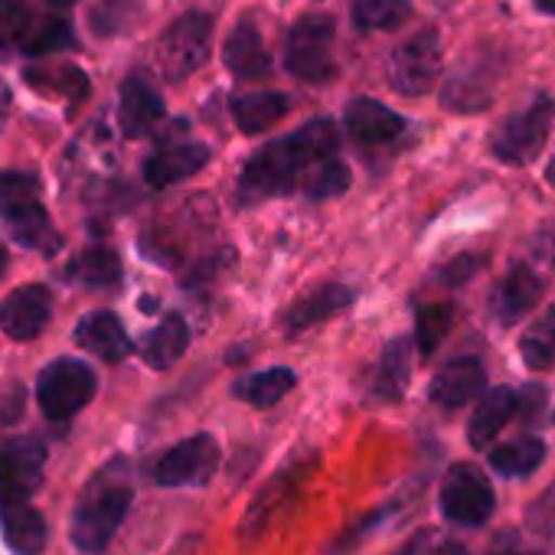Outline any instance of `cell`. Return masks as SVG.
I'll list each match as a JSON object with an SVG mask.
<instances>
[{
	"instance_id": "obj_1",
	"label": "cell",
	"mask_w": 555,
	"mask_h": 555,
	"mask_svg": "<svg viewBox=\"0 0 555 555\" xmlns=\"http://www.w3.org/2000/svg\"><path fill=\"white\" fill-rule=\"evenodd\" d=\"M337 125L331 118H314L282 141H268L255 151L238 177V199L258 203L298 190V180L337 151Z\"/></svg>"
},
{
	"instance_id": "obj_2",
	"label": "cell",
	"mask_w": 555,
	"mask_h": 555,
	"mask_svg": "<svg viewBox=\"0 0 555 555\" xmlns=\"http://www.w3.org/2000/svg\"><path fill=\"white\" fill-rule=\"evenodd\" d=\"M131 483L125 477V464L115 461L108 464L102 474H95L89 480V487L82 490L76 513H73V542L79 552H102L108 548V542L115 539V532L121 529L128 506H131Z\"/></svg>"
},
{
	"instance_id": "obj_3",
	"label": "cell",
	"mask_w": 555,
	"mask_h": 555,
	"mask_svg": "<svg viewBox=\"0 0 555 555\" xmlns=\"http://www.w3.org/2000/svg\"><path fill=\"white\" fill-rule=\"evenodd\" d=\"M99 389V379L82 360H53L37 379V402L50 422H66L79 415Z\"/></svg>"
},
{
	"instance_id": "obj_4",
	"label": "cell",
	"mask_w": 555,
	"mask_h": 555,
	"mask_svg": "<svg viewBox=\"0 0 555 555\" xmlns=\"http://www.w3.org/2000/svg\"><path fill=\"white\" fill-rule=\"evenodd\" d=\"M334 37H337V24L327 14H308L301 17L292 34H288V47H285V66L292 76L305 79V82H331L337 73L334 63Z\"/></svg>"
},
{
	"instance_id": "obj_5",
	"label": "cell",
	"mask_w": 555,
	"mask_h": 555,
	"mask_svg": "<svg viewBox=\"0 0 555 555\" xmlns=\"http://www.w3.org/2000/svg\"><path fill=\"white\" fill-rule=\"evenodd\" d=\"M209 47H212V17L199 11L177 17L157 43L160 73L170 82H183L209 60Z\"/></svg>"
},
{
	"instance_id": "obj_6",
	"label": "cell",
	"mask_w": 555,
	"mask_h": 555,
	"mask_svg": "<svg viewBox=\"0 0 555 555\" xmlns=\"http://www.w3.org/2000/svg\"><path fill=\"white\" fill-rule=\"evenodd\" d=\"M552 131V99L548 95H535L529 108H522L519 115L506 118L500 125V131L493 134V157L509 164V167H529Z\"/></svg>"
},
{
	"instance_id": "obj_7",
	"label": "cell",
	"mask_w": 555,
	"mask_h": 555,
	"mask_svg": "<svg viewBox=\"0 0 555 555\" xmlns=\"http://www.w3.org/2000/svg\"><path fill=\"white\" fill-rule=\"evenodd\" d=\"M47 477V444L37 435L11 438L0 451V506L30 503Z\"/></svg>"
},
{
	"instance_id": "obj_8",
	"label": "cell",
	"mask_w": 555,
	"mask_h": 555,
	"mask_svg": "<svg viewBox=\"0 0 555 555\" xmlns=\"http://www.w3.org/2000/svg\"><path fill=\"white\" fill-rule=\"evenodd\" d=\"M441 37L435 30H425L418 37H412L409 43L396 47L389 56V86L399 95H425L435 89V82L441 79Z\"/></svg>"
},
{
	"instance_id": "obj_9",
	"label": "cell",
	"mask_w": 555,
	"mask_h": 555,
	"mask_svg": "<svg viewBox=\"0 0 555 555\" xmlns=\"http://www.w3.org/2000/svg\"><path fill=\"white\" fill-rule=\"evenodd\" d=\"M441 513L457 526H480L490 519L496 496L490 480L474 464H454L441 483Z\"/></svg>"
},
{
	"instance_id": "obj_10",
	"label": "cell",
	"mask_w": 555,
	"mask_h": 555,
	"mask_svg": "<svg viewBox=\"0 0 555 555\" xmlns=\"http://www.w3.org/2000/svg\"><path fill=\"white\" fill-rule=\"evenodd\" d=\"M219 467V444L212 435H193L173 444L151 470L157 487H203Z\"/></svg>"
},
{
	"instance_id": "obj_11",
	"label": "cell",
	"mask_w": 555,
	"mask_h": 555,
	"mask_svg": "<svg viewBox=\"0 0 555 555\" xmlns=\"http://www.w3.org/2000/svg\"><path fill=\"white\" fill-rule=\"evenodd\" d=\"M53 318V295L43 285H24L0 301V331L11 340H37Z\"/></svg>"
},
{
	"instance_id": "obj_12",
	"label": "cell",
	"mask_w": 555,
	"mask_h": 555,
	"mask_svg": "<svg viewBox=\"0 0 555 555\" xmlns=\"http://www.w3.org/2000/svg\"><path fill=\"white\" fill-rule=\"evenodd\" d=\"M496 95V69L490 63H467L464 69H457L444 89H441V102L451 112H483L490 108Z\"/></svg>"
},
{
	"instance_id": "obj_13",
	"label": "cell",
	"mask_w": 555,
	"mask_h": 555,
	"mask_svg": "<svg viewBox=\"0 0 555 555\" xmlns=\"http://www.w3.org/2000/svg\"><path fill=\"white\" fill-rule=\"evenodd\" d=\"M160 118H164L160 92L141 76L125 79L121 95H118V125H121V131L128 138H144V134H151L157 128Z\"/></svg>"
},
{
	"instance_id": "obj_14",
	"label": "cell",
	"mask_w": 555,
	"mask_h": 555,
	"mask_svg": "<svg viewBox=\"0 0 555 555\" xmlns=\"http://www.w3.org/2000/svg\"><path fill=\"white\" fill-rule=\"evenodd\" d=\"M483 383H487V373L480 366V360L474 357H461V360H451L448 366H441L428 386V396L435 405L441 409H461L467 405L474 396L483 392Z\"/></svg>"
},
{
	"instance_id": "obj_15",
	"label": "cell",
	"mask_w": 555,
	"mask_h": 555,
	"mask_svg": "<svg viewBox=\"0 0 555 555\" xmlns=\"http://www.w3.org/2000/svg\"><path fill=\"white\" fill-rule=\"evenodd\" d=\"M76 344L105 363H121L131 353V337L112 311H92L76 324Z\"/></svg>"
},
{
	"instance_id": "obj_16",
	"label": "cell",
	"mask_w": 555,
	"mask_h": 555,
	"mask_svg": "<svg viewBox=\"0 0 555 555\" xmlns=\"http://www.w3.org/2000/svg\"><path fill=\"white\" fill-rule=\"evenodd\" d=\"M542 298V282H539V274L529 268V264H513L506 274H503V282L493 295V318L509 327L516 324L519 318H526L535 301Z\"/></svg>"
},
{
	"instance_id": "obj_17",
	"label": "cell",
	"mask_w": 555,
	"mask_h": 555,
	"mask_svg": "<svg viewBox=\"0 0 555 555\" xmlns=\"http://www.w3.org/2000/svg\"><path fill=\"white\" fill-rule=\"evenodd\" d=\"M212 160V151L206 144H173L144 160V180L151 186H173L180 180L196 177Z\"/></svg>"
},
{
	"instance_id": "obj_18",
	"label": "cell",
	"mask_w": 555,
	"mask_h": 555,
	"mask_svg": "<svg viewBox=\"0 0 555 555\" xmlns=\"http://www.w3.org/2000/svg\"><path fill=\"white\" fill-rule=\"evenodd\" d=\"M347 131L360 144H389L402 134L405 121L376 99H353L347 105Z\"/></svg>"
},
{
	"instance_id": "obj_19",
	"label": "cell",
	"mask_w": 555,
	"mask_h": 555,
	"mask_svg": "<svg viewBox=\"0 0 555 555\" xmlns=\"http://www.w3.org/2000/svg\"><path fill=\"white\" fill-rule=\"evenodd\" d=\"M222 63L229 66L232 76L238 79H261L271 73V56L268 50L261 47V37L258 30L242 21L232 27V34L225 37V47H222Z\"/></svg>"
},
{
	"instance_id": "obj_20",
	"label": "cell",
	"mask_w": 555,
	"mask_h": 555,
	"mask_svg": "<svg viewBox=\"0 0 555 555\" xmlns=\"http://www.w3.org/2000/svg\"><path fill=\"white\" fill-rule=\"evenodd\" d=\"M0 529H4L8 545L17 555H40L47 548V519L30 503H8L0 506Z\"/></svg>"
},
{
	"instance_id": "obj_21",
	"label": "cell",
	"mask_w": 555,
	"mask_h": 555,
	"mask_svg": "<svg viewBox=\"0 0 555 555\" xmlns=\"http://www.w3.org/2000/svg\"><path fill=\"white\" fill-rule=\"evenodd\" d=\"M0 219H4L8 232H11L24 248L47 251V255L60 248V235H56L53 219H50V212L43 209L40 199L24 203V206H14V209H8V212H0Z\"/></svg>"
},
{
	"instance_id": "obj_22",
	"label": "cell",
	"mask_w": 555,
	"mask_h": 555,
	"mask_svg": "<svg viewBox=\"0 0 555 555\" xmlns=\"http://www.w3.org/2000/svg\"><path fill=\"white\" fill-rule=\"evenodd\" d=\"M353 298H357V292H353V288H347V285H321V288L308 292L301 301H295V305L288 308V314H285V327H288V331L314 327V324H321V321L334 318L337 311L350 308V305H353Z\"/></svg>"
},
{
	"instance_id": "obj_23",
	"label": "cell",
	"mask_w": 555,
	"mask_h": 555,
	"mask_svg": "<svg viewBox=\"0 0 555 555\" xmlns=\"http://www.w3.org/2000/svg\"><path fill=\"white\" fill-rule=\"evenodd\" d=\"M190 347V327L180 314H167L141 340V357L151 370H170Z\"/></svg>"
},
{
	"instance_id": "obj_24",
	"label": "cell",
	"mask_w": 555,
	"mask_h": 555,
	"mask_svg": "<svg viewBox=\"0 0 555 555\" xmlns=\"http://www.w3.org/2000/svg\"><path fill=\"white\" fill-rule=\"evenodd\" d=\"M292 108V99L282 92H251L232 102V118L238 125V131L245 134H261L268 128H274Z\"/></svg>"
},
{
	"instance_id": "obj_25",
	"label": "cell",
	"mask_w": 555,
	"mask_h": 555,
	"mask_svg": "<svg viewBox=\"0 0 555 555\" xmlns=\"http://www.w3.org/2000/svg\"><path fill=\"white\" fill-rule=\"evenodd\" d=\"M513 412H516V396L509 389H490L487 396H480V402L470 415L467 441L474 448H487L503 431V425L513 418Z\"/></svg>"
},
{
	"instance_id": "obj_26",
	"label": "cell",
	"mask_w": 555,
	"mask_h": 555,
	"mask_svg": "<svg viewBox=\"0 0 555 555\" xmlns=\"http://www.w3.org/2000/svg\"><path fill=\"white\" fill-rule=\"evenodd\" d=\"M69 278L79 285H86V288H95V292L115 288L121 282V261H118V255L112 248L92 245V248H86L82 255L73 258Z\"/></svg>"
},
{
	"instance_id": "obj_27",
	"label": "cell",
	"mask_w": 555,
	"mask_h": 555,
	"mask_svg": "<svg viewBox=\"0 0 555 555\" xmlns=\"http://www.w3.org/2000/svg\"><path fill=\"white\" fill-rule=\"evenodd\" d=\"M409 376H412V344L405 337H399L386 347V353L379 360L373 392L386 402H399L405 396Z\"/></svg>"
},
{
	"instance_id": "obj_28",
	"label": "cell",
	"mask_w": 555,
	"mask_h": 555,
	"mask_svg": "<svg viewBox=\"0 0 555 555\" xmlns=\"http://www.w3.org/2000/svg\"><path fill=\"white\" fill-rule=\"evenodd\" d=\"M295 383H298L295 370L274 366V370H264V373H255V376L242 379L235 386V396H242L255 409H271V405H278V402H282L295 389Z\"/></svg>"
},
{
	"instance_id": "obj_29",
	"label": "cell",
	"mask_w": 555,
	"mask_h": 555,
	"mask_svg": "<svg viewBox=\"0 0 555 555\" xmlns=\"http://www.w3.org/2000/svg\"><path fill=\"white\" fill-rule=\"evenodd\" d=\"M545 461V444L539 438H516L490 451V467L500 477H529Z\"/></svg>"
},
{
	"instance_id": "obj_30",
	"label": "cell",
	"mask_w": 555,
	"mask_h": 555,
	"mask_svg": "<svg viewBox=\"0 0 555 555\" xmlns=\"http://www.w3.org/2000/svg\"><path fill=\"white\" fill-rule=\"evenodd\" d=\"M519 357L529 370H555V305L526 327Z\"/></svg>"
},
{
	"instance_id": "obj_31",
	"label": "cell",
	"mask_w": 555,
	"mask_h": 555,
	"mask_svg": "<svg viewBox=\"0 0 555 555\" xmlns=\"http://www.w3.org/2000/svg\"><path fill=\"white\" fill-rule=\"evenodd\" d=\"M144 0H99L89 11V24L99 37H118L141 24Z\"/></svg>"
},
{
	"instance_id": "obj_32",
	"label": "cell",
	"mask_w": 555,
	"mask_h": 555,
	"mask_svg": "<svg viewBox=\"0 0 555 555\" xmlns=\"http://www.w3.org/2000/svg\"><path fill=\"white\" fill-rule=\"evenodd\" d=\"M350 17L360 30H399L412 17L409 0H353Z\"/></svg>"
},
{
	"instance_id": "obj_33",
	"label": "cell",
	"mask_w": 555,
	"mask_h": 555,
	"mask_svg": "<svg viewBox=\"0 0 555 555\" xmlns=\"http://www.w3.org/2000/svg\"><path fill=\"white\" fill-rule=\"evenodd\" d=\"M27 79H30L34 89L53 92L60 99H69V102H79V99L89 95V79L76 66H43V69H30Z\"/></svg>"
},
{
	"instance_id": "obj_34",
	"label": "cell",
	"mask_w": 555,
	"mask_h": 555,
	"mask_svg": "<svg viewBox=\"0 0 555 555\" xmlns=\"http://www.w3.org/2000/svg\"><path fill=\"white\" fill-rule=\"evenodd\" d=\"M76 47V34L69 21L60 17H47L43 24H37L27 37H24V53L27 56H50V53H63Z\"/></svg>"
},
{
	"instance_id": "obj_35",
	"label": "cell",
	"mask_w": 555,
	"mask_h": 555,
	"mask_svg": "<svg viewBox=\"0 0 555 555\" xmlns=\"http://www.w3.org/2000/svg\"><path fill=\"white\" fill-rule=\"evenodd\" d=\"M451 331V308L448 305H425L415 314V347L422 357H431Z\"/></svg>"
},
{
	"instance_id": "obj_36",
	"label": "cell",
	"mask_w": 555,
	"mask_h": 555,
	"mask_svg": "<svg viewBox=\"0 0 555 555\" xmlns=\"http://www.w3.org/2000/svg\"><path fill=\"white\" fill-rule=\"evenodd\" d=\"M347 186H350V167H347L344 160L327 157V160H321V164L311 170L305 190H308L311 199H334V196H344Z\"/></svg>"
},
{
	"instance_id": "obj_37",
	"label": "cell",
	"mask_w": 555,
	"mask_h": 555,
	"mask_svg": "<svg viewBox=\"0 0 555 555\" xmlns=\"http://www.w3.org/2000/svg\"><path fill=\"white\" fill-rule=\"evenodd\" d=\"M30 0H0V50L24 43V37L30 34Z\"/></svg>"
},
{
	"instance_id": "obj_38",
	"label": "cell",
	"mask_w": 555,
	"mask_h": 555,
	"mask_svg": "<svg viewBox=\"0 0 555 555\" xmlns=\"http://www.w3.org/2000/svg\"><path fill=\"white\" fill-rule=\"evenodd\" d=\"M40 199V180L24 170H0V212Z\"/></svg>"
},
{
	"instance_id": "obj_39",
	"label": "cell",
	"mask_w": 555,
	"mask_h": 555,
	"mask_svg": "<svg viewBox=\"0 0 555 555\" xmlns=\"http://www.w3.org/2000/svg\"><path fill=\"white\" fill-rule=\"evenodd\" d=\"M480 261H483L480 255H457V258H451V261H444L438 268V282L448 285V288H457V285L470 282V278L480 271Z\"/></svg>"
},
{
	"instance_id": "obj_40",
	"label": "cell",
	"mask_w": 555,
	"mask_h": 555,
	"mask_svg": "<svg viewBox=\"0 0 555 555\" xmlns=\"http://www.w3.org/2000/svg\"><path fill=\"white\" fill-rule=\"evenodd\" d=\"M8 115H11V86L0 79V131L8 125Z\"/></svg>"
},
{
	"instance_id": "obj_41",
	"label": "cell",
	"mask_w": 555,
	"mask_h": 555,
	"mask_svg": "<svg viewBox=\"0 0 555 555\" xmlns=\"http://www.w3.org/2000/svg\"><path fill=\"white\" fill-rule=\"evenodd\" d=\"M532 4H535V11H539V14L555 17V0H532Z\"/></svg>"
},
{
	"instance_id": "obj_42",
	"label": "cell",
	"mask_w": 555,
	"mask_h": 555,
	"mask_svg": "<svg viewBox=\"0 0 555 555\" xmlns=\"http://www.w3.org/2000/svg\"><path fill=\"white\" fill-rule=\"evenodd\" d=\"M490 555H529V552H522V548H513V545H503V548H493Z\"/></svg>"
},
{
	"instance_id": "obj_43",
	"label": "cell",
	"mask_w": 555,
	"mask_h": 555,
	"mask_svg": "<svg viewBox=\"0 0 555 555\" xmlns=\"http://www.w3.org/2000/svg\"><path fill=\"white\" fill-rule=\"evenodd\" d=\"M4 271H8V248L0 242V278H4Z\"/></svg>"
},
{
	"instance_id": "obj_44",
	"label": "cell",
	"mask_w": 555,
	"mask_h": 555,
	"mask_svg": "<svg viewBox=\"0 0 555 555\" xmlns=\"http://www.w3.org/2000/svg\"><path fill=\"white\" fill-rule=\"evenodd\" d=\"M47 4H53V8H73V4H79V0H47Z\"/></svg>"
},
{
	"instance_id": "obj_45",
	"label": "cell",
	"mask_w": 555,
	"mask_h": 555,
	"mask_svg": "<svg viewBox=\"0 0 555 555\" xmlns=\"http://www.w3.org/2000/svg\"><path fill=\"white\" fill-rule=\"evenodd\" d=\"M545 177H548V183H552V186H555V160H552V164H548V170H545Z\"/></svg>"
},
{
	"instance_id": "obj_46",
	"label": "cell",
	"mask_w": 555,
	"mask_h": 555,
	"mask_svg": "<svg viewBox=\"0 0 555 555\" xmlns=\"http://www.w3.org/2000/svg\"><path fill=\"white\" fill-rule=\"evenodd\" d=\"M435 4H441V8H444V4H454V0H435Z\"/></svg>"
},
{
	"instance_id": "obj_47",
	"label": "cell",
	"mask_w": 555,
	"mask_h": 555,
	"mask_svg": "<svg viewBox=\"0 0 555 555\" xmlns=\"http://www.w3.org/2000/svg\"><path fill=\"white\" fill-rule=\"evenodd\" d=\"M552 258H555V245H552Z\"/></svg>"
}]
</instances>
